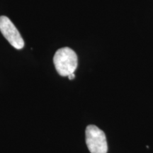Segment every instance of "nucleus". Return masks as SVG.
Returning <instances> with one entry per match:
<instances>
[{
    "label": "nucleus",
    "instance_id": "1",
    "mask_svg": "<svg viewBox=\"0 0 153 153\" xmlns=\"http://www.w3.org/2000/svg\"><path fill=\"white\" fill-rule=\"evenodd\" d=\"M53 63L60 75L68 76L74 73L77 68V55L70 48H62L55 53L53 57Z\"/></svg>",
    "mask_w": 153,
    "mask_h": 153
},
{
    "label": "nucleus",
    "instance_id": "2",
    "mask_svg": "<svg viewBox=\"0 0 153 153\" xmlns=\"http://www.w3.org/2000/svg\"><path fill=\"white\" fill-rule=\"evenodd\" d=\"M86 143L91 153H106L108 150L106 137L104 131L94 125L86 128Z\"/></svg>",
    "mask_w": 153,
    "mask_h": 153
},
{
    "label": "nucleus",
    "instance_id": "3",
    "mask_svg": "<svg viewBox=\"0 0 153 153\" xmlns=\"http://www.w3.org/2000/svg\"><path fill=\"white\" fill-rule=\"evenodd\" d=\"M0 30L6 39L14 48L20 50L24 46V41L14 24L7 16H0Z\"/></svg>",
    "mask_w": 153,
    "mask_h": 153
},
{
    "label": "nucleus",
    "instance_id": "4",
    "mask_svg": "<svg viewBox=\"0 0 153 153\" xmlns=\"http://www.w3.org/2000/svg\"><path fill=\"white\" fill-rule=\"evenodd\" d=\"M74 77H75V75H74V73H72V74H70V75L68 76L69 79H70V80H72V79H74Z\"/></svg>",
    "mask_w": 153,
    "mask_h": 153
}]
</instances>
